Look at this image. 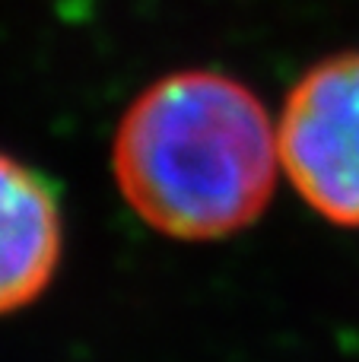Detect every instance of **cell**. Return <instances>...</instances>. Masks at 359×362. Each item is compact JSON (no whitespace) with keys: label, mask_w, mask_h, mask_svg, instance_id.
<instances>
[{"label":"cell","mask_w":359,"mask_h":362,"mask_svg":"<svg viewBox=\"0 0 359 362\" xmlns=\"http://www.w3.org/2000/svg\"><path fill=\"white\" fill-rule=\"evenodd\" d=\"M277 124L242 80L178 70L146 86L112 146L121 197L150 229L182 242L242 232L273 197Z\"/></svg>","instance_id":"cell-1"},{"label":"cell","mask_w":359,"mask_h":362,"mask_svg":"<svg viewBox=\"0 0 359 362\" xmlns=\"http://www.w3.org/2000/svg\"><path fill=\"white\" fill-rule=\"evenodd\" d=\"M280 165L328 223L359 229V51L299 76L277 121Z\"/></svg>","instance_id":"cell-2"},{"label":"cell","mask_w":359,"mask_h":362,"mask_svg":"<svg viewBox=\"0 0 359 362\" xmlns=\"http://www.w3.org/2000/svg\"><path fill=\"white\" fill-rule=\"evenodd\" d=\"M64 219L51 185L0 153V315L32 305L54 280Z\"/></svg>","instance_id":"cell-3"}]
</instances>
